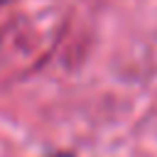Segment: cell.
I'll use <instances>...</instances> for the list:
<instances>
[{
    "label": "cell",
    "instance_id": "1",
    "mask_svg": "<svg viewBox=\"0 0 157 157\" xmlns=\"http://www.w3.org/2000/svg\"><path fill=\"white\" fill-rule=\"evenodd\" d=\"M56 157H71V155H56Z\"/></svg>",
    "mask_w": 157,
    "mask_h": 157
},
{
    "label": "cell",
    "instance_id": "2",
    "mask_svg": "<svg viewBox=\"0 0 157 157\" xmlns=\"http://www.w3.org/2000/svg\"><path fill=\"white\" fill-rule=\"evenodd\" d=\"M0 2H2V0H0Z\"/></svg>",
    "mask_w": 157,
    "mask_h": 157
}]
</instances>
